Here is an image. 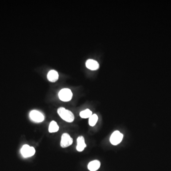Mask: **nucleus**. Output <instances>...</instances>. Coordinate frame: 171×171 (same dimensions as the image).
I'll list each match as a JSON object with an SVG mask.
<instances>
[{"mask_svg":"<svg viewBox=\"0 0 171 171\" xmlns=\"http://www.w3.org/2000/svg\"><path fill=\"white\" fill-rule=\"evenodd\" d=\"M58 114L63 120L67 122L71 123L73 122L75 116L72 112L66 109L64 107H59L58 109Z\"/></svg>","mask_w":171,"mask_h":171,"instance_id":"obj_1","label":"nucleus"},{"mask_svg":"<svg viewBox=\"0 0 171 171\" xmlns=\"http://www.w3.org/2000/svg\"><path fill=\"white\" fill-rule=\"evenodd\" d=\"M73 94L70 89L63 88L59 91L58 97L60 100L63 102H68L72 98Z\"/></svg>","mask_w":171,"mask_h":171,"instance_id":"obj_2","label":"nucleus"},{"mask_svg":"<svg viewBox=\"0 0 171 171\" xmlns=\"http://www.w3.org/2000/svg\"><path fill=\"white\" fill-rule=\"evenodd\" d=\"M20 153L24 158H28L34 155L35 153V149L32 146H30L28 145H25L21 147Z\"/></svg>","mask_w":171,"mask_h":171,"instance_id":"obj_3","label":"nucleus"},{"mask_svg":"<svg viewBox=\"0 0 171 171\" xmlns=\"http://www.w3.org/2000/svg\"><path fill=\"white\" fill-rule=\"evenodd\" d=\"M123 134L119 131H115L112 133L110 138V142L112 145H117L122 141Z\"/></svg>","mask_w":171,"mask_h":171,"instance_id":"obj_4","label":"nucleus"},{"mask_svg":"<svg viewBox=\"0 0 171 171\" xmlns=\"http://www.w3.org/2000/svg\"><path fill=\"white\" fill-rule=\"evenodd\" d=\"M29 116L31 120L36 123L42 122L45 119L42 113L35 110L31 111L30 113Z\"/></svg>","mask_w":171,"mask_h":171,"instance_id":"obj_5","label":"nucleus"},{"mask_svg":"<svg viewBox=\"0 0 171 171\" xmlns=\"http://www.w3.org/2000/svg\"><path fill=\"white\" fill-rule=\"evenodd\" d=\"M72 138L70 137L68 133H64L61 136V146L62 148H66L72 144Z\"/></svg>","mask_w":171,"mask_h":171,"instance_id":"obj_6","label":"nucleus"},{"mask_svg":"<svg viewBox=\"0 0 171 171\" xmlns=\"http://www.w3.org/2000/svg\"><path fill=\"white\" fill-rule=\"evenodd\" d=\"M86 66L88 69L91 70H96L99 68V64L97 61L89 59L86 62Z\"/></svg>","mask_w":171,"mask_h":171,"instance_id":"obj_7","label":"nucleus"},{"mask_svg":"<svg viewBox=\"0 0 171 171\" xmlns=\"http://www.w3.org/2000/svg\"><path fill=\"white\" fill-rule=\"evenodd\" d=\"M87 145L86 144L84 137L83 136H80L77 138V145L76 149L78 152H82L84 151Z\"/></svg>","mask_w":171,"mask_h":171,"instance_id":"obj_8","label":"nucleus"},{"mask_svg":"<svg viewBox=\"0 0 171 171\" xmlns=\"http://www.w3.org/2000/svg\"><path fill=\"white\" fill-rule=\"evenodd\" d=\"M48 80L50 82H55L58 79V74L56 70H51L49 71L47 75Z\"/></svg>","mask_w":171,"mask_h":171,"instance_id":"obj_9","label":"nucleus"},{"mask_svg":"<svg viewBox=\"0 0 171 171\" xmlns=\"http://www.w3.org/2000/svg\"><path fill=\"white\" fill-rule=\"evenodd\" d=\"M100 162L98 160H94L90 162L88 164V167L90 171H97L100 167Z\"/></svg>","mask_w":171,"mask_h":171,"instance_id":"obj_10","label":"nucleus"},{"mask_svg":"<svg viewBox=\"0 0 171 171\" xmlns=\"http://www.w3.org/2000/svg\"><path fill=\"white\" fill-rule=\"evenodd\" d=\"M59 126L57 123L54 121H52L50 123L49 126V131L50 133H55L58 131Z\"/></svg>","mask_w":171,"mask_h":171,"instance_id":"obj_11","label":"nucleus"},{"mask_svg":"<svg viewBox=\"0 0 171 171\" xmlns=\"http://www.w3.org/2000/svg\"><path fill=\"white\" fill-rule=\"evenodd\" d=\"M80 115L82 118H88L92 115V112L89 109H86L81 112Z\"/></svg>","mask_w":171,"mask_h":171,"instance_id":"obj_12","label":"nucleus"},{"mask_svg":"<svg viewBox=\"0 0 171 171\" xmlns=\"http://www.w3.org/2000/svg\"><path fill=\"white\" fill-rule=\"evenodd\" d=\"M98 119H99V118H98L97 115L95 114H93L89 118V121H88L89 125L91 126H94L97 123Z\"/></svg>","mask_w":171,"mask_h":171,"instance_id":"obj_13","label":"nucleus"}]
</instances>
